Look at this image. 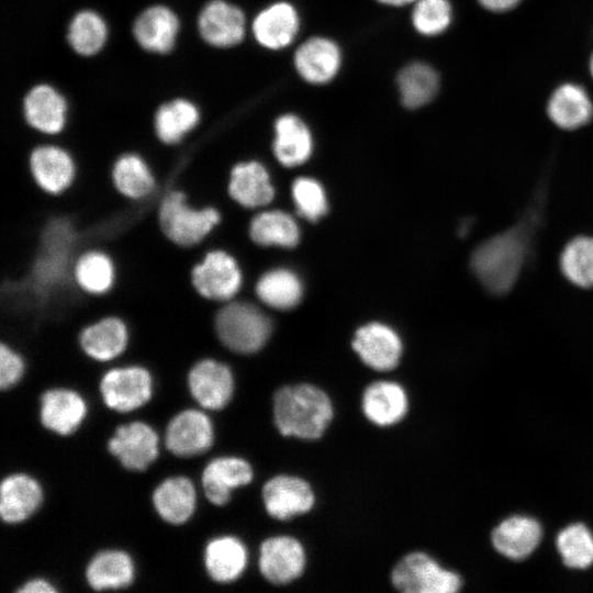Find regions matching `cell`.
<instances>
[{"instance_id":"40","label":"cell","mask_w":593,"mask_h":593,"mask_svg":"<svg viewBox=\"0 0 593 593\" xmlns=\"http://www.w3.org/2000/svg\"><path fill=\"white\" fill-rule=\"evenodd\" d=\"M560 268L564 277L580 288H593V237L578 236L563 248Z\"/></svg>"},{"instance_id":"43","label":"cell","mask_w":593,"mask_h":593,"mask_svg":"<svg viewBox=\"0 0 593 593\" xmlns=\"http://www.w3.org/2000/svg\"><path fill=\"white\" fill-rule=\"evenodd\" d=\"M292 195L298 212L314 222L327 211V203L321 184L310 178H298L292 186Z\"/></svg>"},{"instance_id":"27","label":"cell","mask_w":593,"mask_h":593,"mask_svg":"<svg viewBox=\"0 0 593 593\" xmlns=\"http://www.w3.org/2000/svg\"><path fill=\"white\" fill-rule=\"evenodd\" d=\"M312 146L310 130L299 116L288 113L276 120L273 153L281 165L294 167L305 163Z\"/></svg>"},{"instance_id":"31","label":"cell","mask_w":593,"mask_h":593,"mask_svg":"<svg viewBox=\"0 0 593 593\" xmlns=\"http://www.w3.org/2000/svg\"><path fill=\"white\" fill-rule=\"evenodd\" d=\"M200 121L197 105L188 99L177 98L163 103L154 116V130L160 142L179 143Z\"/></svg>"},{"instance_id":"39","label":"cell","mask_w":593,"mask_h":593,"mask_svg":"<svg viewBox=\"0 0 593 593\" xmlns=\"http://www.w3.org/2000/svg\"><path fill=\"white\" fill-rule=\"evenodd\" d=\"M256 293L270 307L289 310L300 302L302 284L293 272L276 269L265 273L258 280Z\"/></svg>"},{"instance_id":"33","label":"cell","mask_w":593,"mask_h":593,"mask_svg":"<svg viewBox=\"0 0 593 593\" xmlns=\"http://www.w3.org/2000/svg\"><path fill=\"white\" fill-rule=\"evenodd\" d=\"M592 113L593 107L588 93L573 83L560 86L548 103L549 118L557 126L566 130L584 125Z\"/></svg>"},{"instance_id":"21","label":"cell","mask_w":593,"mask_h":593,"mask_svg":"<svg viewBox=\"0 0 593 593\" xmlns=\"http://www.w3.org/2000/svg\"><path fill=\"white\" fill-rule=\"evenodd\" d=\"M250 465L238 457H220L208 463L202 473V485L208 500L224 505L231 492L253 480Z\"/></svg>"},{"instance_id":"3","label":"cell","mask_w":593,"mask_h":593,"mask_svg":"<svg viewBox=\"0 0 593 593\" xmlns=\"http://www.w3.org/2000/svg\"><path fill=\"white\" fill-rule=\"evenodd\" d=\"M220 221L221 214L216 209H195L179 190L168 192L158 209L161 232L181 247H191L202 242Z\"/></svg>"},{"instance_id":"17","label":"cell","mask_w":593,"mask_h":593,"mask_svg":"<svg viewBox=\"0 0 593 593\" xmlns=\"http://www.w3.org/2000/svg\"><path fill=\"white\" fill-rule=\"evenodd\" d=\"M26 123L47 135L59 134L67 121V102L64 96L48 83L33 86L23 99Z\"/></svg>"},{"instance_id":"15","label":"cell","mask_w":593,"mask_h":593,"mask_svg":"<svg viewBox=\"0 0 593 593\" xmlns=\"http://www.w3.org/2000/svg\"><path fill=\"white\" fill-rule=\"evenodd\" d=\"M180 22L167 5L154 4L144 9L133 23V36L146 52L169 53L177 41Z\"/></svg>"},{"instance_id":"11","label":"cell","mask_w":593,"mask_h":593,"mask_svg":"<svg viewBox=\"0 0 593 593\" xmlns=\"http://www.w3.org/2000/svg\"><path fill=\"white\" fill-rule=\"evenodd\" d=\"M110 452L128 470H145L158 455L156 432L143 422L120 426L108 444Z\"/></svg>"},{"instance_id":"14","label":"cell","mask_w":593,"mask_h":593,"mask_svg":"<svg viewBox=\"0 0 593 593\" xmlns=\"http://www.w3.org/2000/svg\"><path fill=\"white\" fill-rule=\"evenodd\" d=\"M31 175L46 193L58 195L74 182L76 166L71 155L56 145L35 147L29 157Z\"/></svg>"},{"instance_id":"10","label":"cell","mask_w":593,"mask_h":593,"mask_svg":"<svg viewBox=\"0 0 593 593\" xmlns=\"http://www.w3.org/2000/svg\"><path fill=\"white\" fill-rule=\"evenodd\" d=\"M305 567L301 542L290 536L266 539L259 550L261 574L273 584H287L299 578Z\"/></svg>"},{"instance_id":"29","label":"cell","mask_w":593,"mask_h":593,"mask_svg":"<svg viewBox=\"0 0 593 593\" xmlns=\"http://www.w3.org/2000/svg\"><path fill=\"white\" fill-rule=\"evenodd\" d=\"M204 563L209 575L216 582L236 580L247 564L245 545L233 536H221L209 541L204 551Z\"/></svg>"},{"instance_id":"32","label":"cell","mask_w":593,"mask_h":593,"mask_svg":"<svg viewBox=\"0 0 593 593\" xmlns=\"http://www.w3.org/2000/svg\"><path fill=\"white\" fill-rule=\"evenodd\" d=\"M86 578L89 585L97 591L122 589L130 585L134 579V563L122 550L101 551L89 562Z\"/></svg>"},{"instance_id":"34","label":"cell","mask_w":593,"mask_h":593,"mask_svg":"<svg viewBox=\"0 0 593 593\" xmlns=\"http://www.w3.org/2000/svg\"><path fill=\"white\" fill-rule=\"evenodd\" d=\"M112 181L115 189L131 200L147 198L156 188L149 166L135 153H125L114 161Z\"/></svg>"},{"instance_id":"13","label":"cell","mask_w":593,"mask_h":593,"mask_svg":"<svg viewBox=\"0 0 593 593\" xmlns=\"http://www.w3.org/2000/svg\"><path fill=\"white\" fill-rule=\"evenodd\" d=\"M262 500L267 513L280 521L309 512L314 505V493L301 478L277 475L262 488Z\"/></svg>"},{"instance_id":"25","label":"cell","mask_w":593,"mask_h":593,"mask_svg":"<svg viewBox=\"0 0 593 593\" xmlns=\"http://www.w3.org/2000/svg\"><path fill=\"white\" fill-rule=\"evenodd\" d=\"M43 499L38 482L27 474L16 473L3 479L0 488V514L5 523H21L40 506Z\"/></svg>"},{"instance_id":"48","label":"cell","mask_w":593,"mask_h":593,"mask_svg":"<svg viewBox=\"0 0 593 593\" xmlns=\"http://www.w3.org/2000/svg\"><path fill=\"white\" fill-rule=\"evenodd\" d=\"M590 67H591V72H592V76H593V56L591 58V64H590Z\"/></svg>"},{"instance_id":"46","label":"cell","mask_w":593,"mask_h":593,"mask_svg":"<svg viewBox=\"0 0 593 593\" xmlns=\"http://www.w3.org/2000/svg\"><path fill=\"white\" fill-rule=\"evenodd\" d=\"M488 10L502 12L514 8L521 0H479Z\"/></svg>"},{"instance_id":"8","label":"cell","mask_w":593,"mask_h":593,"mask_svg":"<svg viewBox=\"0 0 593 593\" xmlns=\"http://www.w3.org/2000/svg\"><path fill=\"white\" fill-rule=\"evenodd\" d=\"M100 392L110 409L130 412L149 401L153 379L149 371L139 366L114 368L102 377Z\"/></svg>"},{"instance_id":"4","label":"cell","mask_w":593,"mask_h":593,"mask_svg":"<svg viewBox=\"0 0 593 593\" xmlns=\"http://www.w3.org/2000/svg\"><path fill=\"white\" fill-rule=\"evenodd\" d=\"M219 339L239 354L259 350L271 333V322L257 306L247 302H232L222 306L214 318Z\"/></svg>"},{"instance_id":"12","label":"cell","mask_w":593,"mask_h":593,"mask_svg":"<svg viewBox=\"0 0 593 593\" xmlns=\"http://www.w3.org/2000/svg\"><path fill=\"white\" fill-rule=\"evenodd\" d=\"M188 385L192 396L201 406L221 410L232 399L234 378L226 365L208 358L200 360L191 368Z\"/></svg>"},{"instance_id":"42","label":"cell","mask_w":593,"mask_h":593,"mask_svg":"<svg viewBox=\"0 0 593 593\" xmlns=\"http://www.w3.org/2000/svg\"><path fill=\"white\" fill-rule=\"evenodd\" d=\"M451 13L448 0H416L412 22L422 35L435 36L449 26Z\"/></svg>"},{"instance_id":"24","label":"cell","mask_w":593,"mask_h":593,"mask_svg":"<svg viewBox=\"0 0 593 593\" xmlns=\"http://www.w3.org/2000/svg\"><path fill=\"white\" fill-rule=\"evenodd\" d=\"M79 343L87 356L98 361H109L120 356L128 343V331L123 320L103 317L86 326Z\"/></svg>"},{"instance_id":"38","label":"cell","mask_w":593,"mask_h":593,"mask_svg":"<svg viewBox=\"0 0 593 593\" xmlns=\"http://www.w3.org/2000/svg\"><path fill=\"white\" fill-rule=\"evenodd\" d=\"M249 235L258 245L287 248L295 246L300 236L295 221L281 211H267L256 215L250 222Z\"/></svg>"},{"instance_id":"16","label":"cell","mask_w":593,"mask_h":593,"mask_svg":"<svg viewBox=\"0 0 593 593\" xmlns=\"http://www.w3.org/2000/svg\"><path fill=\"white\" fill-rule=\"evenodd\" d=\"M213 426L201 411L186 410L177 414L166 430V446L176 456L192 457L206 451L213 443Z\"/></svg>"},{"instance_id":"1","label":"cell","mask_w":593,"mask_h":593,"mask_svg":"<svg viewBox=\"0 0 593 593\" xmlns=\"http://www.w3.org/2000/svg\"><path fill=\"white\" fill-rule=\"evenodd\" d=\"M515 225L480 244L471 267L481 284L492 294H505L515 284L528 253L527 225Z\"/></svg>"},{"instance_id":"26","label":"cell","mask_w":593,"mask_h":593,"mask_svg":"<svg viewBox=\"0 0 593 593\" xmlns=\"http://www.w3.org/2000/svg\"><path fill=\"white\" fill-rule=\"evenodd\" d=\"M362 411L376 425H393L407 412L406 393L395 382L376 381L368 385L362 394Z\"/></svg>"},{"instance_id":"19","label":"cell","mask_w":593,"mask_h":593,"mask_svg":"<svg viewBox=\"0 0 593 593\" xmlns=\"http://www.w3.org/2000/svg\"><path fill=\"white\" fill-rule=\"evenodd\" d=\"M294 67L298 74L313 85H324L337 75L340 49L335 42L325 37H311L303 42L294 53Z\"/></svg>"},{"instance_id":"30","label":"cell","mask_w":593,"mask_h":593,"mask_svg":"<svg viewBox=\"0 0 593 593\" xmlns=\"http://www.w3.org/2000/svg\"><path fill=\"white\" fill-rule=\"evenodd\" d=\"M195 489L184 477L163 481L153 493V503L160 517L170 524L186 523L194 512Z\"/></svg>"},{"instance_id":"22","label":"cell","mask_w":593,"mask_h":593,"mask_svg":"<svg viewBox=\"0 0 593 593\" xmlns=\"http://www.w3.org/2000/svg\"><path fill=\"white\" fill-rule=\"evenodd\" d=\"M87 414V404L77 392L68 389L46 391L41 399L42 424L59 435L74 433Z\"/></svg>"},{"instance_id":"35","label":"cell","mask_w":593,"mask_h":593,"mask_svg":"<svg viewBox=\"0 0 593 593\" xmlns=\"http://www.w3.org/2000/svg\"><path fill=\"white\" fill-rule=\"evenodd\" d=\"M396 83L402 104L409 109H417L436 96L439 77L430 65L414 61L401 69Z\"/></svg>"},{"instance_id":"47","label":"cell","mask_w":593,"mask_h":593,"mask_svg":"<svg viewBox=\"0 0 593 593\" xmlns=\"http://www.w3.org/2000/svg\"><path fill=\"white\" fill-rule=\"evenodd\" d=\"M383 4L393 5V7H401L405 5L412 2H415L416 0H377Z\"/></svg>"},{"instance_id":"37","label":"cell","mask_w":593,"mask_h":593,"mask_svg":"<svg viewBox=\"0 0 593 593\" xmlns=\"http://www.w3.org/2000/svg\"><path fill=\"white\" fill-rule=\"evenodd\" d=\"M66 37L76 54L83 57L94 56L107 43V22L93 10H81L69 22Z\"/></svg>"},{"instance_id":"41","label":"cell","mask_w":593,"mask_h":593,"mask_svg":"<svg viewBox=\"0 0 593 593\" xmlns=\"http://www.w3.org/2000/svg\"><path fill=\"white\" fill-rule=\"evenodd\" d=\"M556 544L567 567L586 569L593 563V534L584 524L575 523L563 528Z\"/></svg>"},{"instance_id":"2","label":"cell","mask_w":593,"mask_h":593,"mask_svg":"<svg viewBox=\"0 0 593 593\" xmlns=\"http://www.w3.org/2000/svg\"><path fill=\"white\" fill-rule=\"evenodd\" d=\"M273 417L282 435L317 439L332 421L333 405L328 395L315 385H287L273 395Z\"/></svg>"},{"instance_id":"28","label":"cell","mask_w":593,"mask_h":593,"mask_svg":"<svg viewBox=\"0 0 593 593\" xmlns=\"http://www.w3.org/2000/svg\"><path fill=\"white\" fill-rule=\"evenodd\" d=\"M230 195L245 208L268 204L273 198V188L265 167L257 161L236 164L230 176Z\"/></svg>"},{"instance_id":"23","label":"cell","mask_w":593,"mask_h":593,"mask_svg":"<svg viewBox=\"0 0 593 593\" xmlns=\"http://www.w3.org/2000/svg\"><path fill=\"white\" fill-rule=\"evenodd\" d=\"M542 530L533 517L514 515L501 522L492 532L494 548L506 558H527L538 546Z\"/></svg>"},{"instance_id":"36","label":"cell","mask_w":593,"mask_h":593,"mask_svg":"<svg viewBox=\"0 0 593 593\" xmlns=\"http://www.w3.org/2000/svg\"><path fill=\"white\" fill-rule=\"evenodd\" d=\"M71 275L86 293L101 295L109 292L114 284L115 266L104 251L88 250L76 259Z\"/></svg>"},{"instance_id":"9","label":"cell","mask_w":593,"mask_h":593,"mask_svg":"<svg viewBox=\"0 0 593 593\" xmlns=\"http://www.w3.org/2000/svg\"><path fill=\"white\" fill-rule=\"evenodd\" d=\"M197 26L205 43L217 48H228L243 41L246 19L237 5L225 0H211L201 9Z\"/></svg>"},{"instance_id":"18","label":"cell","mask_w":593,"mask_h":593,"mask_svg":"<svg viewBox=\"0 0 593 593\" xmlns=\"http://www.w3.org/2000/svg\"><path fill=\"white\" fill-rule=\"evenodd\" d=\"M353 348L367 366L379 371L395 368L402 355L400 337L381 323L360 327L355 334Z\"/></svg>"},{"instance_id":"45","label":"cell","mask_w":593,"mask_h":593,"mask_svg":"<svg viewBox=\"0 0 593 593\" xmlns=\"http://www.w3.org/2000/svg\"><path fill=\"white\" fill-rule=\"evenodd\" d=\"M21 593H54L56 589L46 580L34 579L26 582L21 589L18 590Z\"/></svg>"},{"instance_id":"6","label":"cell","mask_w":593,"mask_h":593,"mask_svg":"<svg viewBox=\"0 0 593 593\" xmlns=\"http://www.w3.org/2000/svg\"><path fill=\"white\" fill-rule=\"evenodd\" d=\"M74 231L69 223L52 222L44 231L41 253L33 266V282L42 291L61 284L70 270Z\"/></svg>"},{"instance_id":"5","label":"cell","mask_w":593,"mask_h":593,"mask_svg":"<svg viewBox=\"0 0 593 593\" xmlns=\"http://www.w3.org/2000/svg\"><path fill=\"white\" fill-rule=\"evenodd\" d=\"M391 580L395 589L405 593H454L462 584L456 572L441 568L421 551L403 557L393 568Z\"/></svg>"},{"instance_id":"44","label":"cell","mask_w":593,"mask_h":593,"mask_svg":"<svg viewBox=\"0 0 593 593\" xmlns=\"http://www.w3.org/2000/svg\"><path fill=\"white\" fill-rule=\"evenodd\" d=\"M22 357L10 346H0V387L5 390L18 383L24 373Z\"/></svg>"},{"instance_id":"20","label":"cell","mask_w":593,"mask_h":593,"mask_svg":"<svg viewBox=\"0 0 593 593\" xmlns=\"http://www.w3.org/2000/svg\"><path fill=\"white\" fill-rule=\"evenodd\" d=\"M299 26L300 19L294 7L288 2H276L256 15L251 31L262 47L281 49L293 42Z\"/></svg>"},{"instance_id":"7","label":"cell","mask_w":593,"mask_h":593,"mask_svg":"<svg viewBox=\"0 0 593 593\" xmlns=\"http://www.w3.org/2000/svg\"><path fill=\"white\" fill-rule=\"evenodd\" d=\"M191 282L204 299L227 301L242 286V273L236 260L224 250H211L193 266Z\"/></svg>"}]
</instances>
